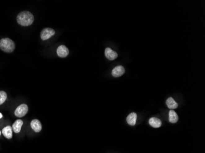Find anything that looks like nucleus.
<instances>
[{
  "instance_id": "obj_1",
  "label": "nucleus",
  "mask_w": 205,
  "mask_h": 153,
  "mask_svg": "<svg viewBox=\"0 0 205 153\" xmlns=\"http://www.w3.org/2000/svg\"><path fill=\"white\" fill-rule=\"evenodd\" d=\"M17 21L20 25L23 27L30 26L34 22V16L30 12L23 11L18 14Z\"/></svg>"
},
{
  "instance_id": "obj_2",
  "label": "nucleus",
  "mask_w": 205,
  "mask_h": 153,
  "mask_svg": "<svg viewBox=\"0 0 205 153\" xmlns=\"http://www.w3.org/2000/svg\"><path fill=\"white\" fill-rule=\"evenodd\" d=\"M0 49L4 52L11 53L15 49V44L9 38H2L0 40Z\"/></svg>"
},
{
  "instance_id": "obj_3",
  "label": "nucleus",
  "mask_w": 205,
  "mask_h": 153,
  "mask_svg": "<svg viewBox=\"0 0 205 153\" xmlns=\"http://www.w3.org/2000/svg\"><path fill=\"white\" fill-rule=\"evenodd\" d=\"M28 111V107L26 104H21L15 110V115L17 117L21 118L24 117Z\"/></svg>"
},
{
  "instance_id": "obj_4",
  "label": "nucleus",
  "mask_w": 205,
  "mask_h": 153,
  "mask_svg": "<svg viewBox=\"0 0 205 153\" xmlns=\"http://www.w3.org/2000/svg\"><path fill=\"white\" fill-rule=\"evenodd\" d=\"M55 32L52 28H46L43 29L41 32V38L43 40H46L52 37L55 34Z\"/></svg>"
},
{
  "instance_id": "obj_5",
  "label": "nucleus",
  "mask_w": 205,
  "mask_h": 153,
  "mask_svg": "<svg viewBox=\"0 0 205 153\" xmlns=\"http://www.w3.org/2000/svg\"><path fill=\"white\" fill-rule=\"evenodd\" d=\"M125 70L122 66H117L112 70V75L114 77H119L124 74Z\"/></svg>"
},
{
  "instance_id": "obj_6",
  "label": "nucleus",
  "mask_w": 205,
  "mask_h": 153,
  "mask_svg": "<svg viewBox=\"0 0 205 153\" xmlns=\"http://www.w3.org/2000/svg\"><path fill=\"white\" fill-rule=\"evenodd\" d=\"M104 54H105L106 57L109 60H111V61L114 60L118 57V54L115 51H113L111 49H110L109 47H107L105 49Z\"/></svg>"
},
{
  "instance_id": "obj_7",
  "label": "nucleus",
  "mask_w": 205,
  "mask_h": 153,
  "mask_svg": "<svg viewBox=\"0 0 205 153\" xmlns=\"http://www.w3.org/2000/svg\"><path fill=\"white\" fill-rule=\"evenodd\" d=\"M57 55L59 57L61 58H65L67 57L69 54L68 49L65 45H60L58 47L57 50Z\"/></svg>"
},
{
  "instance_id": "obj_8",
  "label": "nucleus",
  "mask_w": 205,
  "mask_h": 153,
  "mask_svg": "<svg viewBox=\"0 0 205 153\" xmlns=\"http://www.w3.org/2000/svg\"><path fill=\"white\" fill-rule=\"evenodd\" d=\"M31 127L36 132H39L42 129V125L38 120H33L31 122Z\"/></svg>"
},
{
  "instance_id": "obj_9",
  "label": "nucleus",
  "mask_w": 205,
  "mask_h": 153,
  "mask_svg": "<svg viewBox=\"0 0 205 153\" xmlns=\"http://www.w3.org/2000/svg\"><path fill=\"white\" fill-rule=\"evenodd\" d=\"M2 133L6 138L7 139H11L12 137V127H11L10 125L5 127L2 129Z\"/></svg>"
},
{
  "instance_id": "obj_10",
  "label": "nucleus",
  "mask_w": 205,
  "mask_h": 153,
  "mask_svg": "<svg viewBox=\"0 0 205 153\" xmlns=\"http://www.w3.org/2000/svg\"><path fill=\"white\" fill-rule=\"evenodd\" d=\"M23 125V121L21 120H17L12 125V130L15 133H19L21 130L22 126Z\"/></svg>"
},
{
  "instance_id": "obj_11",
  "label": "nucleus",
  "mask_w": 205,
  "mask_h": 153,
  "mask_svg": "<svg viewBox=\"0 0 205 153\" xmlns=\"http://www.w3.org/2000/svg\"><path fill=\"white\" fill-rule=\"evenodd\" d=\"M149 123L152 127H153L154 128H159L162 125L161 120H159V118H154V117L150 118V120L149 121Z\"/></svg>"
},
{
  "instance_id": "obj_12",
  "label": "nucleus",
  "mask_w": 205,
  "mask_h": 153,
  "mask_svg": "<svg viewBox=\"0 0 205 153\" xmlns=\"http://www.w3.org/2000/svg\"><path fill=\"white\" fill-rule=\"evenodd\" d=\"M137 120V113L133 112L131 113L127 118V121L130 125H135L136 124Z\"/></svg>"
},
{
  "instance_id": "obj_13",
  "label": "nucleus",
  "mask_w": 205,
  "mask_h": 153,
  "mask_svg": "<svg viewBox=\"0 0 205 153\" xmlns=\"http://www.w3.org/2000/svg\"><path fill=\"white\" fill-rule=\"evenodd\" d=\"M166 104L167 105V107L171 109V110H173L175 108H177L178 107V104L177 102H175V100H174L173 98L172 97H169L167 101H166Z\"/></svg>"
},
{
  "instance_id": "obj_14",
  "label": "nucleus",
  "mask_w": 205,
  "mask_h": 153,
  "mask_svg": "<svg viewBox=\"0 0 205 153\" xmlns=\"http://www.w3.org/2000/svg\"><path fill=\"white\" fill-rule=\"evenodd\" d=\"M178 119L177 113L173 110H171L169 112V121L171 123H176L178 121Z\"/></svg>"
},
{
  "instance_id": "obj_15",
  "label": "nucleus",
  "mask_w": 205,
  "mask_h": 153,
  "mask_svg": "<svg viewBox=\"0 0 205 153\" xmlns=\"http://www.w3.org/2000/svg\"><path fill=\"white\" fill-rule=\"evenodd\" d=\"M7 99V94L6 92L0 91V105L2 104Z\"/></svg>"
},
{
  "instance_id": "obj_16",
  "label": "nucleus",
  "mask_w": 205,
  "mask_h": 153,
  "mask_svg": "<svg viewBox=\"0 0 205 153\" xmlns=\"http://www.w3.org/2000/svg\"><path fill=\"white\" fill-rule=\"evenodd\" d=\"M2 117V114L0 113V119H1Z\"/></svg>"
},
{
  "instance_id": "obj_17",
  "label": "nucleus",
  "mask_w": 205,
  "mask_h": 153,
  "mask_svg": "<svg viewBox=\"0 0 205 153\" xmlns=\"http://www.w3.org/2000/svg\"><path fill=\"white\" fill-rule=\"evenodd\" d=\"M0 135H1V131H0Z\"/></svg>"
}]
</instances>
